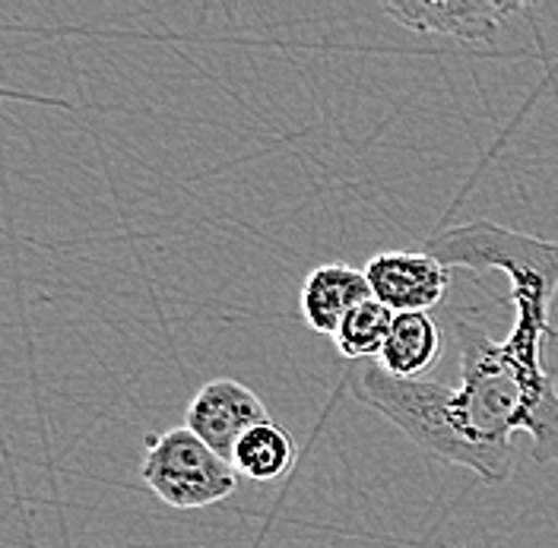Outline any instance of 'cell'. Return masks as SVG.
Returning <instances> with one entry per match:
<instances>
[{"mask_svg": "<svg viewBox=\"0 0 558 548\" xmlns=\"http://www.w3.org/2000/svg\"><path fill=\"white\" fill-rule=\"evenodd\" d=\"M441 355V327L428 310H407L393 317L390 337L378 355V368L390 377L418 380Z\"/></svg>", "mask_w": 558, "mask_h": 548, "instance_id": "obj_8", "label": "cell"}, {"mask_svg": "<svg viewBox=\"0 0 558 548\" xmlns=\"http://www.w3.org/2000/svg\"><path fill=\"white\" fill-rule=\"evenodd\" d=\"M393 317L397 314L387 308V305H381L378 299H368L359 308L349 310L347 320L340 324V330L333 337L340 355H347L349 362H365V358H375L378 362L384 343L390 337Z\"/></svg>", "mask_w": 558, "mask_h": 548, "instance_id": "obj_10", "label": "cell"}, {"mask_svg": "<svg viewBox=\"0 0 558 548\" xmlns=\"http://www.w3.org/2000/svg\"><path fill=\"white\" fill-rule=\"evenodd\" d=\"M365 279L381 305L393 314H407L441 305L451 270L425 251H381L368 260Z\"/></svg>", "mask_w": 558, "mask_h": 548, "instance_id": "obj_6", "label": "cell"}, {"mask_svg": "<svg viewBox=\"0 0 558 548\" xmlns=\"http://www.w3.org/2000/svg\"><path fill=\"white\" fill-rule=\"evenodd\" d=\"M140 476L159 501L178 511L213 508L239 488L235 466L187 428H169L156 438L149 435Z\"/></svg>", "mask_w": 558, "mask_h": 548, "instance_id": "obj_3", "label": "cell"}, {"mask_svg": "<svg viewBox=\"0 0 558 548\" xmlns=\"http://www.w3.org/2000/svg\"><path fill=\"white\" fill-rule=\"evenodd\" d=\"M425 254L438 257L448 270H501L511 279L514 327L505 349L533 372L543 368V343L553 333L549 310L558 295V241L523 235L495 222H463L438 232L425 244Z\"/></svg>", "mask_w": 558, "mask_h": 548, "instance_id": "obj_1", "label": "cell"}, {"mask_svg": "<svg viewBox=\"0 0 558 548\" xmlns=\"http://www.w3.org/2000/svg\"><path fill=\"white\" fill-rule=\"evenodd\" d=\"M530 7L514 0H387L381 3L384 16L397 26L422 35H445L466 45H488L495 41L511 16H521Z\"/></svg>", "mask_w": 558, "mask_h": 548, "instance_id": "obj_4", "label": "cell"}, {"mask_svg": "<svg viewBox=\"0 0 558 548\" xmlns=\"http://www.w3.org/2000/svg\"><path fill=\"white\" fill-rule=\"evenodd\" d=\"M292 460H295V447H292L289 431L270 418V422L251 428L239 441L235 456H232V466L244 479L277 482L279 476L289 473Z\"/></svg>", "mask_w": 558, "mask_h": 548, "instance_id": "obj_9", "label": "cell"}, {"mask_svg": "<svg viewBox=\"0 0 558 548\" xmlns=\"http://www.w3.org/2000/svg\"><path fill=\"white\" fill-rule=\"evenodd\" d=\"M375 299L372 285L365 279V270H355L347 264H324L305 276L302 285V317L320 337H337L340 324L347 320L352 308H359L362 302Z\"/></svg>", "mask_w": 558, "mask_h": 548, "instance_id": "obj_7", "label": "cell"}, {"mask_svg": "<svg viewBox=\"0 0 558 548\" xmlns=\"http://www.w3.org/2000/svg\"><path fill=\"white\" fill-rule=\"evenodd\" d=\"M264 422H270L264 400L235 377L207 380L194 393L187 415H184V428L194 431L209 450H216L229 463H232L235 447L244 435Z\"/></svg>", "mask_w": 558, "mask_h": 548, "instance_id": "obj_5", "label": "cell"}, {"mask_svg": "<svg viewBox=\"0 0 558 548\" xmlns=\"http://www.w3.org/2000/svg\"><path fill=\"white\" fill-rule=\"evenodd\" d=\"M451 393L453 387L438 383V380L390 377L378 368V362L362 365L359 375L352 377V397H359L365 406H372V410L381 412L384 418H390L428 456H438L451 466H463L488 485H501L486 453L470 445L463 438V431L457 428Z\"/></svg>", "mask_w": 558, "mask_h": 548, "instance_id": "obj_2", "label": "cell"}]
</instances>
